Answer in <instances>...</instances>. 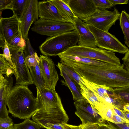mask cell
Segmentation results:
<instances>
[{
  "mask_svg": "<svg viewBox=\"0 0 129 129\" xmlns=\"http://www.w3.org/2000/svg\"><path fill=\"white\" fill-rule=\"evenodd\" d=\"M5 41L0 38V48H3L4 46Z\"/></svg>",
  "mask_w": 129,
  "mask_h": 129,
  "instance_id": "cell-49",
  "label": "cell"
},
{
  "mask_svg": "<svg viewBox=\"0 0 129 129\" xmlns=\"http://www.w3.org/2000/svg\"><path fill=\"white\" fill-rule=\"evenodd\" d=\"M19 19L15 15L0 19V38L8 43L19 31Z\"/></svg>",
  "mask_w": 129,
  "mask_h": 129,
  "instance_id": "cell-14",
  "label": "cell"
},
{
  "mask_svg": "<svg viewBox=\"0 0 129 129\" xmlns=\"http://www.w3.org/2000/svg\"><path fill=\"white\" fill-rule=\"evenodd\" d=\"M120 25L124 36L125 44L129 47V15L125 10L122 11L119 18Z\"/></svg>",
  "mask_w": 129,
  "mask_h": 129,
  "instance_id": "cell-24",
  "label": "cell"
},
{
  "mask_svg": "<svg viewBox=\"0 0 129 129\" xmlns=\"http://www.w3.org/2000/svg\"><path fill=\"white\" fill-rule=\"evenodd\" d=\"M8 81V77H4L3 75L0 74V88L2 87Z\"/></svg>",
  "mask_w": 129,
  "mask_h": 129,
  "instance_id": "cell-45",
  "label": "cell"
},
{
  "mask_svg": "<svg viewBox=\"0 0 129 129\" xmlns=\"http://www.w3.org/2000/svg\"><path fill=\"white\" fill-rule=\"evenodd\" d=\"M60 60H67L75 61L89 65L94 66L108 69H114L120 66L109 63L99 60L87 58L59 54Z\"/></svg>",
  "mask_w": 129,
  "mask_h": 129,
  "instance_id": "cell-17",
  "label": "cell"
},
{
  "mask_svg": "<svg viewBox=\"0 0 129 129\" xmlns=\"http://www.w3.org/2000/svg\"><path fill=\"white\" fill-rule=\"evenodd\" d=\"M60 61L80 77L96 84L113 88L129 86V72L124 68L123 64L117 68L108 69L69 60Z\"/></svg>",
  "mask_w": 129,
  "mask_h": 129,
  "instance_id": "cell-1",
  "label": "cell"
},
{
  "mask_svg": "<svg viewBox=\"0 0 129 129\" xmlns=\"http://www.w3.org/2000/svg\"><path fill=\"white\" fill-rule=\"evenodd\" d=\"M112 122L115 123H122L127 122L120 116L114 113L112 117Z\"/></svg>",
  "mask_w": 129,
  "mask_h": 129,
  "instance_id": "cell-40",
  "label": "cell"
},
{
  "mask_svg": "<svg viewBox=\"0 0 129 129\" xmlns=\"http://www.w3.org/2000/svg\"><path fill=\"white\" fill-rule=\"evenodd\" d=\"M97 124L98 129H115L110 125L106 123L105 120L104 122Z\"/></svg>",
  "mask_w": 129,
  "mask_h": 129,
  "instance_id": "cell-42",
  "label": "cell"
},
{
  "mask_svg": "<svg viewBox=\"0 0 129 129\" xmlns=\"http://www.w3.org/2000/svg\"><path fill=\"white\" fill-rule=\"evenodd\" d=\"M123 110L129 112V104L127 103L123 107Z\"/></svg>",
  "mask_w": 129,
  "mask_h": 129,
  "instance_id": "cell-48",
  "label": "cell"
},
{
  "mask_svg": "<svg viewBox=\"0 0 129 129\" xmlns=\"http://www.w3.org/2000/svg\"><path fill=\"white\" fill-rule=\"evenodd\" d=\"M73 25L79 36L78 45L96 47V41L93 35L85 26L82 21L77 18L75 21Z\"/></svg>",
  "mask_w": 129,
  "mask_h": 129,
  "instance_id": "cell-15",
  "label": "cell"
},
{
  "mask_svg": "<svg viewBox=\"0 0 129 129\" xmlns=\"http://www.w3.org/2000/svg\"><path fill=\"white\" fill-rule=\"evenodd\" d=\"M13 66L7 61L3 54L0 53V74L11 76L14 72Z\"/></svg>",
  "mask_w": 129,
  "mask_h": 129,
  "instance_id": "cell-26",
  "label": "cell"
},
{
  "mask_svg": "<svg viewBox=\"0 0 129 129\" xmlns=\"http://www.w3.org/2000/svg\"><path fill=\"white\" fill-rule=\"evenodd\" d=\"M67 2L75 16L82 21L99 10L93 0H67Z\"/></svg>",
  "mask_w": 129,
  "mask_h": 129,
  "instance_id": "cell-11",
  "label": "cell"
},
{
  "mask_svg": "<svg viewBox=\"0 0 129 129\" xmlns=\"http://www.w3.org/2000/svg\"><path fill=\"white\" fill-rule=\"evenodd\" d=\"M98 112L104 119L112 122L114 112L112 104L109 103L104 104L99 110Z\"/></svg>",
  "mask_w": 129,
  "mask_h": 129,
  "instance_id": "cell-25",
  "label": "cell"
},
{
  "mask_svg": "<svg viewBox=\"0 0 129 129\" xmlns=\"http://www.w3.org/2000/svg\"><path fill=\"white\" fill-rule=\"evenodd\" d=\"M3 54L5 58L7 61L13 66L15 69L14 65L11 59V54L9 48L7 44L5 41V42L4 47L3 48Z\"/></svg>",
  "mask_w": 129,
  "mask_h": 129,
  "instance_id": "cell-35",
  "label": "cell"
},
{
  "mask_svg": "<svg viewBox=\"0 0 129 129\" xmlns=\"http://www.w3.org/2000/svg\"><path fill=\"white\" fill-rule=\"evenodd\" d=\"M84 24L92 32L95 38L96 46L113 52L124 54L129 49L114 35L85 23Z\"/></svg>",
  "mask_w": 129,
  "mask_h": 129,
  "instance_id": "cell-6",
  "label": "cell"
},
{
  "mask_svg": "<svg viewBox=\"0 0 129 129\" xmlns=\"http://www.w3.org/2000/svg\"><path fill=\"white\" fill-rule=\"evenodd\" d=\"M83 129H98L97 124L80 125Z\"/></svg>",
  "mask_w": 129,
  "mask_h": 129,
  "instance_id": "cell-43",
  "label": "cell"
},
{
  "mask_svg": "<svg viewBox=\"0 0 129 129\" xmlns=\"http://www.w3.org/2000/svg\"><path fill=\"white\" fill-rule=\"evenodd\" d=\"M107 123L111 125L115 129H129V123H115L105 120Z\"/></svg>",
  "mask_w": 129,
  "mask_h": 129,
  "instance_id": "cell-36",
  "label": "cell"
},
{
  "mask_svg": "<svg viewBox=\"0 0 129 129\" xmlns=\"http://www.w3.org/2000/svg\"><path fill=\"white\" fill-rule=\"evenodd\" d=\"M66 129H83L80 125H79L76 126L72 125L68 123L63 124Z\"/></svg>",
  "mask_w": 129,
  "mask_h": 129,
  "instance_id": "cell-46",
  "label": "cell"
},
{
  "mask_svg": "<svg viewBox=\"0 0 129 129\" xmlns=\"http://www.w3.org/2000/svg\"><path fill=\"white\" fill-rule=\"evenodd\" d=\"M25 61L27 66L29 68L31 67H35L37 63L40 62V59L36 52L31 55L26 57Z\"/></svg>",
  "mask_w": 129,
  "mask_h": 129,
  "instance_id": "cell-31",
  "label": "cell"
},
{
  "mask_svg": "<svg viewBox=\"0 0 129 129\" xmlns=\"http://www.w3.org/2000/svg\"><path fill=\"white\" fill-rule=\"evenodd\" d=\"M39 62L38 63L35 67H31L28 68L36 88H41L46 87V83L39 66Z\"/></svg>",
  "mask_w": 129,
  "mask_h": 129,
  "instance_id": "cell-23",
  "label": "cell"
},
{
  "mask_svg": "<svg viewBox=\"0 0 129 129\" xmlns=\"http://www.w3.org/2000/svg\"><path fill=\"white\" fill-rule=\"evenodd\" d=\"M122 111L126 119L129 121V112L124 110H123Z\"/></svg>",
  "mask_w": 129,
  "mask_h": 129,
  "instance_id": "cell-47",
  "label": "cell"
},
{
  "mask_svg": "<svg viewBox=\"0 0 129 129\" xmlns=\"http://www.w3.org/2000/svg\"><path fill=\"white\" fill-rule=\"evenodd\" d=\"M80 93L83 97L87 100L91 105L98 111L104 103L99 100L91 90L87 87L85 84L79 85Z\"/></svg>",
  "mask_w": 129,
  "mask_h": 129,
  "instance_id": "cell-21",
  "label": "cell"
},
{
  "mask_svg": "<svg viewBox=\"0 0 129 129\" xmlns=\"http://www.w3.org/2000/svg\"><path fill=\"white\" fill-rule=\"evenodd\" d=\"M30 0H11L7 9L12 10L20 19L28 8Z\"/></svg>",
  "mask_w": 129,
  "mask_h": 129,
  "instance_id": "cell-20",
  "label": "cell"
},
{
  "mask_svg": "<svg viewBox=\"0 0 129 129\" xmlns=\"http://www.w3.org/2000/svg\"><path fill=\"white\" fill-rule=\"evenodd\" d=\"M2 88V87L0 88V91H1V88Z\"/></svg>",
  "mask_w": 129,
  "mask_h": 129,
  "instance_id": "cell-50",
  "label": "cell"
},
{
  "mask_svg": "<svg viewBox=\"0 0 129 129\" xmlns=\"http://www.w3.org/2000/svg\"><path fill=\"white\" fill-rule=\"evenodd\" d=\"M41 126L30 118L25 119L22 122L14 125L13 129H40Z\"/></svg>",
  "mask_w": 129,
  "mask_h": 129,
  "instance_id": "cell-29",
  "label": "cell"
},
{
  "mask_svg": "<svg viewBox=\"0 0 129 129\" xmlns=\"http://www.w3.org/2000/svg\"><path fill=\"white\" fill-rule=\"evenodd\" d=\"M79 35L75 29L48 38L41 45V53L47 56L58 55L69 48L76 45Z\"/></svg>",
  "mask_w": 129,
  "mask_h": 129,
  "instance_id": "cell-4",
  "label": "cell"
},
{
  "mask_svg": "<svg viewBox=\"0 0 129 129\" xmlns=\"http://www.w3.org/2000/svg\"><path fill=\"white\" fill-rule=\"evenodd\" d=\"M59 54L91 58L118 66L121 64L114 52L96 47L76 45Z\"/></svg>",
  "mask_w": 129,
  "mask_h": 129,
  "instance_id": "cell-5",
  "label": "cell"
},
{
  "mask_svg": "<svg viewBox=\"0 0 129 129\" xmlns=\"http://www.w3.org/2000/svg\"><path fill=\"white\" fill-rule=\"evenodd\" d=\"M7 105L12 116L25 119L30 118L36 112L37 100L28 85H15L10 89Z\"/></svg>",
  "mask_w": 129,
  "mask_h": 129,
  "instance_id": "cell-3",
  "label": "cell"
},
{
  "mask_svg": "<svg viewBox=\"0 0 129 129\" xmlns=\"http://www.w3.org/2000/svg\"><path fill=\"white\" fill-rule=\"evenodd\" d=\"M122 60L123 62L124 68L129 72V50L125 53Z\"/></svg>",
  "mask_w": 129,
  "mask_h": 129,
  "instance_id": "cell-38",
  "label": "cell"
},
{
  "mask_svg": "<svg viewBox=\"0 0 129 129\" xmlns=\"http://www.w3.org/2000/svg\"><path fill=\"white\" fill-rule=\"evenodd\" d=\"M95 6L99 9H106L111 8L114 6L109 0H93Z\"/></svg>",
  "mask_w": 129,
  "mask_h": 129,
  "instance_id": "cell-32",
  "label": "cell"
},
{
  "mask_svg": "<svg viewBox=\"0 0 129 129\" xmlns=\"http://www.w3.org/2000/svg\"><path fill=\"white\" fill-rule=\"evenodd\" d=\"M120 14L115 8L111 11L99 9L97 12L83 21L98 29L108 32L112 26L119 19Z\"/></svg>",
  "mask_w": 129,
  "mask_h": 129,
  "instance_id": "cell-9",
  "label": "cell"
},
{
  "mask_svg": "<svg viewBox=\"0 0 129 129\" xmlns=\"http://www.w3.org/2000/svg\"><path fill=\"white\" fill-rule=\"evenodd\" d=\"M74 104L76 109L75 114L80 118L82 124H98L104 122L105 120L98 111L84 98L75 101Z\"/></svg>",
  "mask_w": 129,
  "mask_h": 129,
  "instance_id": "cell-10",
  "label": "cell"
},
{
  "mask_svg": "<svg viewBox=\"0 0 129 129\" xmlns=\"http://www.w3.org/2000/svg\"><path fill=\"white\" fill-rule=\"evenodd\" d=\"M38 0H30L28 8L19 19V30L25 40L28 38V33L31 25L38 20Z\"/></svg>",
  "mask_w": 129,
  "mask_h": 129,
  "instance_id": "cell-13",
  "label": "cell"
},
{
  "mask_svg": "<svg viewBox=\"0 0 129 129\" xmlns=\"http://www.w3.org/2000/svg\"><path fill=\"white\" fill-rule=\"evenodd\" d=\"M75 29L73 24L69 22H63L40 18L34 23L31 28L33 31L50 37Z\"/></svg>",
  "mask_w": 129,
  "mask_h": 129,
  "instance_id": "cell-8",
  "label": "cell"
},
{
  "mask_svg": "<svg viewBox=\"0 0 129 129\" xmlns=\"http://www.w3.org/2000/svg\"><path fill=\"white\" fill-rule=\"evenodd\" d=\"M8 78V81L2 87L0 92V119L9 117L7 102L10 90L13 86V79L11 76Z\"/></svg>",
  "mask_w": 129,
  "mask_h": 129,
  "instance_id": "cell-18",
  "label": "cell"
},
{
  "mask_svg": "<svg viewBox=\"0 0 129 129\" xmlns=\"http://www.w3.org/2000/svg\"><path fill=\"white\" fill-rule=\"evenodd\" d=\"M39 58V65L45 82V87L55 89L59 77L54 62L48 56L40 55Z\"/></svg>",
  "mask_w": 129,
  "mask_h": 129,
  "instance_id": "cell-12",
  "label": "cell"
},
{
  "mask_svg": "<svg viewBox=\"0 0 129 129\" xmlns=\"http://www.w3.org/2000/svg\"><path fill=\"white\" fill-rule=\"evenodd\" d=\"M51 2L56 7L59 13L68 22L73 24L77 18L68 5L67 0H51Z\"/></svg>",
  "mask_w": 129,
  "mask_h": 129,
  "instance_id": "cell-19",
  "label": "cell"
},
{
  "mask_svg": "<svg viewBox=\"0 0 129 129\" xmlns=\"http://www.w3.org/2000/svg\"><path fill=\"white\" fill-rule=\"evenodd\" d=\"M14 123L11 118L0 119V129H13Z\"/></svg>",
  "mask_w": 129,
  "mask_h": 129,
  "instance_id": "cell-33",
  "label": "cell"
},
{
  "mask_svg": "<svg viewBox=\"0 0 129 129\" xmlns=\"http://www.w3.org/2000/svg\"><path fill=\"white\" fill-rule=\"evenodd\" d=\"M60 75L63 77L66 84L70 90L73 99L75 101L82 99L84 98L80 93V86L77 85L64 71L59 69Z\"/></svg>",
  "mask_w": 129,
  "mask_h": 129,
  "instance_id": "cell-22",
  "label": "cell"
},
{
  "mask_svg": "<svg viewBox=\"0 0 129 129\" xmlns=\"http://www.w3.org/2000/svg\"><path fill=\"white\" fill-rule=\"evenodd\" d=\"M37 88V110L33 120L43 128L47 123H67L68 116L55 89Z\"/></svg>",
  "mask_w": 129,
  "mask_h": 129,
  "instance_id": "cell-2",
  "label": "cell"
},
{
  "mask_svg": "<svg viewBox=\"0 0 129 129\" xmlns=\"http://www.w3.org/2000/svg\"><path fill=\"white\" fill-rule=\"evenodd\" d=\"M25 41L26 45L23 51L26 57L27 56L33 55L36 52L31 45L29 38L28 37Z\"/></svg>",
  "mask_w": 129,
  "mask_h": 129,
  "instance_id": "cell-34",
  "label": "cell"
},
{
  "mask_svg": "<svg viewBox=\"0 0 129 129\" xmlns=\"http://www.w3.org/2000/svg\"><path fill=\"white\" fill-rule=\"evenodd\" d=\"M113 91L125 103H129V86L114 88Z\"/></svg>",
  "mask_w": 129,
  "mask_h": 129,
  "instance_id": "cell-30",
  "label": "cell"
},
{
  "mask_svg": "<svg viewBox=\"0 0 129 129\" xmlns=\"http://www.w3.org/2000/svg\"><path fill=\"white\" fill-rule=\"evenodd\" d=\"M57 66L59 69L64 71L79 86L81 84H85L80 77L71 68L64 65L61 62H58Z\"/></svg>",
  "mask_w": 129,
  "mask_h": 129,
  "instance_id": "cell-27",
  "label": "cell"
},
{
  "mask_svg": "<svg viewBox=\"0 0 129 129\" xmlns=\"http://www.w3.org/2000/svg\"><path fill=\"white\" fill-rule=\"evenodd\" d=\"M113 107L115 113L122 118L126 120L127 123H129V121L126 118L122 110H120L113 105Z\"/></svg>",
  "mask_w": 129,
  "mask_h": 129,
  "instance_id": "cell-41",
  "label": "cell"
},
{
  "mask_svg": "<svg viewBox=\"0 0 129 129\" xmlns=\"http://www.w3.org/2000/svg\"><path fill=\"white\" fill-rule=\"evenodd\" d=\"M43 128L47 129H66L63 124L47 123L45 125Z\"/></svg>",
  "mask_w": 129,
  "mask_h": 129,
  "instance_id": "cell-37",
  "label": "cell"
},
{
  "mask_svg": "<svg viewBox=\"0 0 129 129\" xmlns=\"http://www.w3.org/2000/svg\"><path fill=\"white\" fill-rule=\"evenodd\" d=\"M38 10L40 18L63 22H68L61 15L50 0L38 2Z\"/></svg>",
  "mask_w": 129,
  "mask_h": 129,
  "instance_id": "cell-16",
  "label": "cell"
},
{
  "mask_svg": "<svg viewBox=\"0 0 129 129\" xmlns=\"http://www.w3.org/2000/svg\"><path fill=\"white\" fill-rule=\"evenodd\" d=\"M11 0H0V18L2 17L3 11L7 9V6Z\"/></svg>",
  "mask_w": 129,
  "mask_h": 129,
  "instance_id": "cell-39",
  "label": "cell"
},
{
  "mask_svg": "<svg viewBox=\"0 0 129 129\" xmlns=\"http://www.w3.org/2000/svg\"><path fill=\"white\" fill-rule=\"evenodd\" d=\"M11 58L15 67L16 85H28L34 84L25 61L23 49L9 47Z\"/></svg>",
  "mask_w": 129,
  "mask_h": 129,
  "instance_id": "cell-7",
  "label": "cell"
},
{
  "mask_svg": "<svg viewBox=\"0 0 129 129\" xmlns=\"http://www.w3.org/2000/svg\"><path fill=\"white\" fill-rule=\"evenodd\" d=\"M114 6L117 5L127 4L128 3L127 0H109Z\"/></svg>",
  "mask_w": 129,
  "mask_h": 129,
  "instance_id": "cell-44",
  "label": "cell"
},
{
  "mask_svg": "<svg viewBox=\"0 0 129 129\" xmlns=\"http://www.w3.org/2000/svg\"><path fill=\"white\" fill-rule=\"evenodd\" d=\"M7 44L9 47L24 50L26 45L25 41L23 38L19 30Z\"/></svg>",
  "mask_w": 129,
  "mask_h": 129,
  "instance_id": "cell-28",
  "label": "cell"
}]
</instances>
